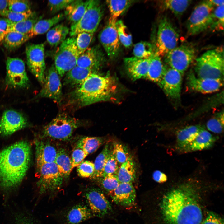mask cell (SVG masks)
Here are the masks:
<instances>
[{"instance_id": "3", "label": "cell", "mask_w": 224, "mask_h": 224, "mask_svg": "<svg viewBox=\"0 0 224 224\" xmlns=\"http://www.w3.org/2000/svg\"><path fill=\"white\" fill-rule=\"evenodd\" d=\"M117 86L111 76L92 73L72 92L71 102L81 107L107 100L115 93Z\"/></svg>"}, {"instance_id": "5", "label": "cell", "mask_w": 224, "mask_h": 224, "mask_svg": "<svg viewBox=\"0 0 224 224\" xmlns=\"http://www.w3.org/2000/svg\"><path fill=\"white\" fill-rule=\"evenodd\" d=\"M81 124L82 122L79 119L61 114L44 127L43 136L59 140H67Z\"/></svg>"}, {"instance_id": "21", "label": "cell", "mask_w": 224, "mask_h": 224, "mask_svg": "<svg viewBox=\"0 0 224 224\" xmlns=\"http://www.w3.org/2000/svg\"><path fill=\"white\" fill-rule=\"evenodd\" d=\"M109 194L115 203L125 207L132 205L136 197V191L131 183H120L118 186Z\"/></svg>"}, {"instance_id": "33", "label": "cell", "mask_w": 224, "mask_h": 224, "mask_svg": "<svg viewBox=\"0 0 224 224\" xmlns=\"http://www.w3.org/2000/svg\"><path fill=\"white\" fill-rule=\"evenodd\" d=\"M113 144L110 142H107L101 152L96 158L95 163V171L90 178L96 180L102 177L104 167L112 149Z\"/></svg>"}, {"instance_id": "57", "label": "cell", "mask_w": 224, "mask_h": 224, "mask_svg": "<svg viewBox=\"0 0 224 224\" xmlns=\"http://www.w3.org/2000/svg\"><path fill=\"white\" fill-rule=\"evenodd\" d=\"M8 9V0H0V15Z\"/></svg>"}, {"instance_id": "27", "label": "cell", "mask_w": 224, "mask_h": 224, "mask_svg": "<svg viewBox=\"0 0 224 224\" xmlns=\"http://www.w3.org/2000/svg\"><path fill=\"white\" fill-rule=\"evenodd\" d=\"M94 217L89 208L82 204H76L68 212L66 220L68 224H79Z\"/></svg>"}, {"instance_id": "53", "label": "cell", "mask_w": 224, "mask_h": 224, "mask_svg": "<svg viewBox=\"0 0 224 224\" xmlns=\"http://www.w3.org/2000/svg\"><path fill=\"white\" fill-rule=\"evenodd\" d=\"M200 224H224L223 220L215 213L209 212L205 219Z\"/></svg>"}, {"instance_id": "13", "label": "cell", "mask_w": 224, "mask_h": 224, "mask_svg": "<svg viewBox=\"0 0 224 224\" xmlns=\"http://www.w3.org/2000/svg\"><path fill=\"white\" fill-rule=\"evenodd\" d=\"M6 84L14 88L27 87L29 81L24 62L18 58L8 57L6 62Z\"/></svg>"}, {"instance_id": "30", "label": "cell", "mask_w": 224, "mask_h": 224, "mask_svg": "<svg viewBox=\"0 0 224 224\" xmlns=\"http://www.w3.org/2000/svg\"><path fill=\"white\" fill-rule=\"evenodd\" d=\"M89 0H74L65 9L64 16L71 25L78 22L83 15Z\"/></svg>"}, {"instance_id": "37", "label": "cell", "mask_w": 224, "mask_h": 224, "mask_svg": "<svg viewBox=\"0 0 224 224\" xmlns=\"http://www.w3.org/2000/svg\"><path fill=\"white\" fill-rule=\"evenodd\" d=\"M29 39L27 34L10 32L6 35L2 41L5 47L10 50L17 48Z\"/></svg>"}, {"instance_id": "50", "label": "cell", "mask_w": 224, "mask_h": 224, "mask_svg": "<svg viewBox=\"0 0 224 224\" xmlns=\"http://www.w3.org/2000/svg\"><path fill=\"white\" fill-rule=\"evenodd\" d=\"M30 1L26 0H8V10L15 12H24L30 9Z\"/></svg>"}, {"instance_id": "17", "label": "cell", "mask_w": 224, "mask_h": 224, "mask_svg": "<svg viewBox=\"0 0 224 224\" xmlns=\"http://www.w3.org/2000/svg\"><path fill=\"white\" fill-rule=\"evenodd\" d=\"M54 65L49 69L42 89L38 97L48 98L55 102L60 103L62 98V86Z\"/></svg>"}, {"instance_id": "4", "label": "cell", "mask_w": 224, "mask_h": 224, "mask_svg": "<svg viewBox=\"0 0 224 224\" xmlns=\"http://www.w3.org/2000/svg\"><path fill=\"white\" fill-rule=\"evenodd\" d=\"M195 72L197 77L223 80L224 53L222 47L206 51L195 59Z\"/></svg>"}, {"instance_id": "42", "label": "cell", "mask_w": 224, "mask_h": 224, "mask_svg": "<svg viewBox=\"0 0 224 224\" xmlns=\"http://www.w3.org/2000/svg\"><path fill=\"white\" fill-rule=\"evenodd\" d=\"M224 5L217 7L212 13V19L209 28L212 31L223 30Z\"/></svg>"}, {"instance_id": "46", "label": "cell", "mask_w": 224, "mask_h": 224, "mask_svg": "<svg viewBox=\"0 0 224 224\" xmlns=\"http://www.w3.org/2000/svg\"><path fill=\"white\" fill-rule=\"evenodd\" d=\"M35 15L34 12L30 9L24 12H15L8 9L1 16L6 17L12 23H15L27 19Z\"/></svg>"}, {"instance_id": "8", "label": "cell", "mask_w": 224, "mask_h": 224, "mask_svg": "<svg viewBox=\"0 0 224 224\" xmlns=\"http://www.w3.org/2000/svg\"><path fill=\"white\" fill-rule=\"evenodd\" d=\"M158 27L155 52L160 57L164 56L177 47L179 35L166 16L160 19Z\"/></svg>"}, {"instance_id": "44", "label": "cell", "mask_w": 224, "mask_h": 224, "mask_svg": "<svg viewBox=\"0 0 224 224\" xmlns=\"http://www.w3.org/2000/svg\"><path fill=\"white\" fill-rule=\"evenodd\" d=\"M224 117L223 111L217 113L207 123V129L215 133H222L224 128Z\"/></svg>"}, {"instance_id": "2", "label": "cell", "mask_w": 224, "mask_h": 224, "mask_svg": "<svg viewBox=\"0 0 224 224\" xmlns=\"http://www.w3.org/2000/svg\"><path fill=\"white\" fill-rule=\"evenodd\" d=\"M30 145L21 141L0 152V191L7 193L21 183L29 167Z\"/></svg>"}, {"instance_id": "10", "label": "cell", "mask_w": 224, "mask_h": 224, "mask_svg": "<svg viewBox=\"0 0 224 224\" xmlns=\"http://www.w3.org/2000/svg\"><path fill=\"white\" fill-rule=\"evenodd\" d=\"M37 167L39 179L37 184L40 194L52 193L60 189L64 178L54 162L43 164Z\"/></svg>"}, {"instance_id": "43", "label": "cell", "mask_w": 224, "mask_h": 224, "mask_svg": "<svg viewBox=\"0 0 224 224\" xmlns=\"http://www.w3.org/2000/svg\"><path fill=\"white\" fill-rule=\"evenodd\" d=\"M95 180L100 187L109 193L113 191L120 183L116 176L113 175H108Z\"/></svg>"}, {"instance_id": "38", "label": "cell", "mask_w": 224, "mask_h": 224, "mask_svg": "<svg viewBox=\"0 0 224 224\" xmlns=\"http://www.w3.org/2000/svg\"><path fill=\"white\" fill-rule=\"evenodd\" d=\"M35 15L32 17L20 22L12 23L10 22L5 33V37L10 32H16L27 34L38 21V17Z\"/></svg>"}, {"instance_id": "11", "label": "cell", "mask_w": 224, "mask_h": 224, "mask_svg": "<svg viewBox=\"0 0 224 224\" xmlns=\"http://www.w3.org/2000/svg\"><path fill=\"white\" fill-rule=\"evenodd\" d=\"M196 51L194 47L187 44L176 47L164 56L165 62L170 68L182 75L195 59Z\"/></svg>"}, {"instance_id": "49", "label": "cell", "mask_w": 224, "mask_h": 224, "mask_svg": "<svg viewBox=\"0 0 224 224\" xmlns=\"http://www.w3.org/2000/svg\"><path fill=\"white\" fill-rule=\"evenodd\" d=\"M77 167L78 175L82 178H91L94 172V163L89 161H83Z\"/></svg>"}, {"instance_id": "15", "label": "cell", "mask_w": 224, "mask_h": 224, "mask_svg": "<svg viewBox=\"0 0 224 224\" xmlns=\"http://www.w3.org/2000/svg\"><path fill=\"white\" fill-rule=\"evenodd\" d=\"M84 197L94 216L102 217L111 212L109 201L99 188H88L84 193Z\"/></svg>"}, {"instance_id": "54", "label": "cell", "mask_w": 224, "mask_h": 224, "mask_svg": "<svg viewBox=\"0 0 224 224\" xmlns=\"http://www.w3.org/2000/svg\"><path fill=\"white\" fill-rule=\"evenodd\" d=\"M15 224H36L30 217L23 213H16L15 216Z\"/></svg>"}, {"instance_id": "19", "label": "cell", "mask_w": 224, "mask_h": 224, "mask_svg": "<svg viewBox=\"0 0 224 224\" xmlns=\"http://www.w3.org/2000/svg\"><path fill=\"white\" fill-rule=\"evenodd\" d=\"M187 85L192 90L203 94L214 92L223 85V80L198 77L192 70L187 77Z\"/></svg>"}, {"instance_id": "1", "label": "cell", "mask_w": 224, "mask_h": 224, "mask_svg": "<svg viewBox=\"0 0 224 224\" xmlns=\"http://www.w3.org/2000/svg\"><path fill=\"white\" fill-rule=\"evenodd\" d=\"M194 183H184L163 196L160 207L167 224H200L203 213Z\"/></svg>"}, {"instance_id": "6", "label": "cell", "mask_w": 224, "mask_h": 224, "mask_svg": "<svg viewBox=\"0 0 224 224\" xmlns=\"http://www.w3.org/2000/svg\"><path fill=\"white\" fill-rule=\"evenodd\" d=\"M104 11L100 1L89 0L85 11L80 20L71 26L69 34L75 37L82 32L94 33L97 30L103 15Z\"/></svg>"}, {"instance_id": "47", "label": "cell", "mask_w": 224, "mask_h": 224, "mask_svg": "<svg viewBox=\"0 0 224 224\" xmlns=\"http://www.w3.org/2000/svg\"><path fill=\"white\" fill-rule=\"evenodd\" d=\"M112 151L120 166L125 162L130 156L126 147L119 143L113 144Z\"/></svg>"}, {"instance_id": "24", "label": "cell", "mask_w": 224, "mask_h": 224, "mask_svg": "<svg viewBox=\"0 0 224 224\" xmlns=\"http://www.w3.org/2000/svg\"><path fill=\"white\" fill-rule=\"evenodd\" d=\"M36 160L37 167L43 164L55 162L57 151L49 142L43 141L36 143Z\"/></svg>"}, {"instance_id": "7", "label": "cell", "mask_w": 224, "mask_h": 224, "mask_svg": "<svg viewBox=\"0 0 224 224\" xmlns=\"http://www.w3.org/2000/svg\"><path fill=\"white\" fill-rule=\"evenodd\" d=\"M80 55L75 37L66 39L60 44L54 57V65L60 77H63L77 65Z\"/></svg>"}, {"instance_id": "39", "label": "cell", "mask_w": 224, "mask_h": 224, "mask_svg": "<svg viewBox=\"0 0 224 224\" xmlns=\"http://www.w3.org/2000/svg\"><path fill=\"white\" fill-rule=\"evenodd\" d=\"M132 0H107L106 3L111 16L117 18L133 2Z\"/></svg>"}, {"instance_id": "32", "label": "cell", "mask_w": 224, "mask_h": 224, "mask_svg": "<svg viewBox=\"0 0 224 224\" xmlns=\"http://www.w3.org/2000/svg\"><path fill=\"white\" fill-rule=\"evenodd\" d=\"M69 31V28L63 24L56 25L48 31L47 40L51 46L56 47L65 40Z\"/></svg>"}, {"instance_id": "26", "label": "cell", "mask_w": 224, "mask_h": 224, "mask_svg": "<svg viewBox=\"0 0 224 224\" xmlns=\"http://www.w3.org/2000/svg\"><path fill=\"white\" fill-rule=\"evenodd\" d=\"M204 128L199 125H190L179 130L177 132L176 147L179 152L192 142L200 131Z\"/></svg>"}, {"instance_id": "52", "label": "cell", "mask_w": 224, "mask_h": 224, "mask_svg": "<svg viewBox=\"0 0 224 224\" xmlns=\"http://www.w3.org/2000/svg\"><path fill=\"white\" fill-rule=\"evenodd\" d=\"M87 155L82 149L76 146L73 150L71 159L72 169L78 166Z\"/></svg>"}, {"instance_id": "56", "label": "cell", "mask_w": 224, "mask_h": 224, "mask_svg": "<svg viewBox=\"0 0 224 224\" xmlns=\"http://www.w3.org/2000/svg\"><path fill=\"white\" fill-rule=\"evenodd\" d=\"M153 178L156 182L159 183H163L166 182L167 179L166 175L163 172L156 170L153 174Z\"/></svg>"}, {"instance_id": "36", "label": "cell", "mask_w": 224, "mask_h": 224, "mask_svg": "<svg viewBox=\"0 0 224 224\" xmlns=\"http://www.w3.org/2000/svg\"><path fill=\"white\" fill-rule=\"evenodd\" d=\"M104 142L105 139L102 137H85L80 139L76 146L82 149L88 155L96 151Z\"/></svg>"}, {"instance_id": "35", "label": "cell", "mask_w": 224, "mask_h": 224, "mask_svg": "<svg viewBox=\"0 0 224 224\" xmlns=\"http://www.w3.org/2000/svg\"><path fill=\"white\" fill-rule=\"evenodd\" d=\"M191 0H166L161 1V8L169 10L177 18H180L190 4Z\"/></svg>"}, {"instance_id": "40", "label": "cell", "mask_w": 224, "mask_h": 224, "mask_svg": "<svg viewBox=\"0 0 224 224\" xmlns=\"http://www.w3.org/2000/svg\"><path fill=\"white\" fill-rule=\"evenodd\" d=\"M153 52L152 45L146 41H141L136 43L133 49L134 57L142 59L149 58Z\"/></svg>"}, {"instance_id": "29", "label": "cell", "mask_w": 224, "mask_h": 224, "mask_svg": "<svg viewBox=\"0 0 224 224\" xmlns=\"http://www.w3.org/2000/svg\"><path fill=\"white\" fill-rule=\"evenodd\" d=\"M64 16L63 13H60L52 18L38 21L27 34L29 39L46 33L63 19Z\"/></svg>"}, {"instance_id": "28", "label": "cell", "mask_w": 224, "mask_h": 224, "mask_svg": "<svg viewBox=\"0 0 224 224\" xmlns=\"http://www.w3.org/2000/svg\"><path fill=\"white\" fill-rule=\"evenodd\" d=\"M165 65L161 60V57L154 51L149 58L148 68L146 78L156 83L158 85L163 77Z\"/></svg>"}, {"instance_id": "12", "label": "cell", "mask_w": 224, "mask_h": 224, "mask_svg": "<svg viewBox=\"0 0 224 224\" xmlns=\"http://www.w3.org/2000/svg\"><path fill=\"white\" fill-rule=\"evenodd\" d=\"M26 53L29 69L43 85L45 80L46 68L44 44H28L26 48Z\"/></svg>"}, {"instance_id": "9", "label": "cell", "mask_w": 224, "mask_h": 224, "mask_svg": "<svg viewBox=\"0 0 224 224\" xmlns=\"http://www.w3.org/2000/svg\"><path fill=\"white\" fill-rule=\"evenodd\" d=\"M214 7L209 0L203 1L196 6L186 22L189 35L198 34L209 28Z\"/></svg>"}, {"instance_id": "58", "label": "cell", "mask_w": 224, "mask_h": 224, "mask_svg": "<svg viewBox=\"0 0 224 224\" xmlns=\"http://www.w3.org/2000/svg\"><path fill=\"white\" fill-rule=\"evenodd\" d=\"M209 1L214 7H217L224 4L223 0H209Z\"/></svg>"}, {"instance_id": "45", "label": "cell", "mask_w": 224, "mask_h": 224, "mask_svg": "<svg viewBox=\"0 0 224 224\" xmlns=\"http://www.w3.org/2000/svg\"><path fill=\"white\" fill-rule=\"evenodd\" d=\"M93 35L94 33L84 32L80 33L76 36V45L80 55L88 48Z\"/></svg>"}, {"instance_id": "51", "label": "cell", "mask_w": 224, "mask_h": 224, "mask_svg": "<svg viewBox=\"0 0 224 224\" xmlns=\"http://www.w3.org/2000/svg\"><path fill=\"white\" fill-rule=\"evenodd\" d=\"M73 0H49L48 2V6L50 12L54 14L66 8Z\"/></svg>"}, {"instance_id": "20", "label": "cell", "mask_w": 224, "mask_h": 224, "mask_svg": "<svg viewBox=\"0 0 224 224\" xmlns=\"http://www.w3.org/2000/svg\"><path fill=\"white\" fill-rule=\"evenodd\" d=\"M104 57L102 52L98 46L88 48L80 55L77 65L97 73L104 62Z\"/></svg>"}, {"instance_id": "31", "label": "cell", "mask_w": 224, "mask_h": 224, "mask_svg": "<svg viewBox=\"0 0 224 224\" xmlns=\"http://www.w3.org/2000/svg\"><path fill=\"white\" fill-rule=\"evenodd\" d=\"M136 173L134 162L130 156L125 162L120 165L116 176L120 183H132L135 178Z\"/></svg>"}, {"instance_id": "25", "label": "cell", "mask_w": 224, "mask_h": 224, "mask_svg": "<svg viewBox=\"0 0 224 224\" xmlns=\"http://www.w3.org/2000/svg\"><path fill=\"white\" fill-rule=\"evenodd\" d=\"M94 73L90 69L76 65L66 73L63 84L77 88L82 84L91 74Z\"/></svg>"}, {"instance_id": "16", "label": "cell", "mask_w": 224, "mask_h": 224, "mask_svg": "<svg viewBox=\"0 0 224 224\" xmlns=\"http://www.w3.org/2000/svg\"><path fill=\"white\" fill-rule=\"evenodd\" d=\"M182 75L178 71L165 65L163 77L158 85L170 98L174 100L180 99Z\"/></svg>"}, {"instance_id": "34", "label": "cell", "mask_w": 224, "mask_h": 224, "mask_svg": "<svg viewBox=\"0 0 224 224\" xmlns=\"http://www.w3.org/2000/svg\"><path fill=\"white\" fill-rule=\"evenodd\" d=\"M54 162L64 179H67L73 169L71 159L66 151L61 148L58 150Z\"/></svg>"}, {"instance_id": "23", "label": "cell", "mask_w": 224, "mask_h": 224, "mask_svg": "<svg viewBox=\"0 0 224 224\" xmlns=\"http://www.w3.org/2000/svg\"><path fill=\"white\" fill-rule=\"evenodd\" d=\"M217 139L216 137L205 129H202L196 138L180 152H187L209 148Z\"/></svg>"}, {"instance_id": "55", "label": "cell", "mask_w": 224, "mask_h": 224, "mask_svg": "<svg viewBox=\"0 0 224 224\" xmlns=\"http://www.w3.org/2000/svg\"><path fill=\"white\" fill-rule=\"evenodd\" d=\"M10 22V21L6 18H0V42L3 40L5 33Z\"/></svg>"}, {"instance_id": "22", "label": "cell", "mask_w": 224, "mask_h": 224, "mask_svg": "<svg viewBox=\"0 0 224 224\" xmlns=\"http://www.w3.org/2000/svg\"><path fill=\"white\" fill-rule=\"evenodd\" d=\"M149 62V58L142 59L133 56L124 59L127 72L129 77L134 80L146 77Z\"/></svg>"}, {"instance_id": "14", "label": "cell", "mask_w": 224, "mask_h": 224, "mask_svg": "<svg viewBox=\"0 0 224 224\" xmlns=\"http://www.w3.org/2000/svg\"><path fill=\"white\" fill-rule=\"evenodd\" d=\"M117 19L110 16L98 35L100 43L110 58L115 57L119 49L120 42L116 28Z\"/></svg>"}, {"instance_id": "41", "label": "cell", "mask_w": 224, "mask_h": 224, "mask_svg": "<svg viewBox=\"0 0 224 224\" xmlns=\"http://www.w3.org/2000/svg\"><path fill=\"white\" fill-rule=\"evenodd\" d=\"M116 26L120 43L125 47H130L133 43L132 36L127 26L121 20H117Z\"/></svg>"}, {"instance_id": "18", "label": "cell", "mask_w": 224, "mask_h": 224, "mask_svg": "<svg viewBox=\"0 0 224 224\" xmlns=\"http://www.w3.org/2000/svg\"><path fill=\"white\" fill-rule=\"evenodd\" d=\"M27 124L26 118L20 113L13 110H5L0 121V133L7 136L20 130Z\"/></svg>"}, {"instance_id": "48", "label": "cell", "mask_w": 224, "mask_h": 224, "mask_svg": "<svg viewBox=\"0 0 224 224\" xmlns=\"http://www.w3.org/2000/svg\"><path fill=\"white\" fill-rule=\"evenodd\" d=\"M120 166L112 149L104 167L102 177L110 175H116Z\"/></svg>"}]
</instances>
